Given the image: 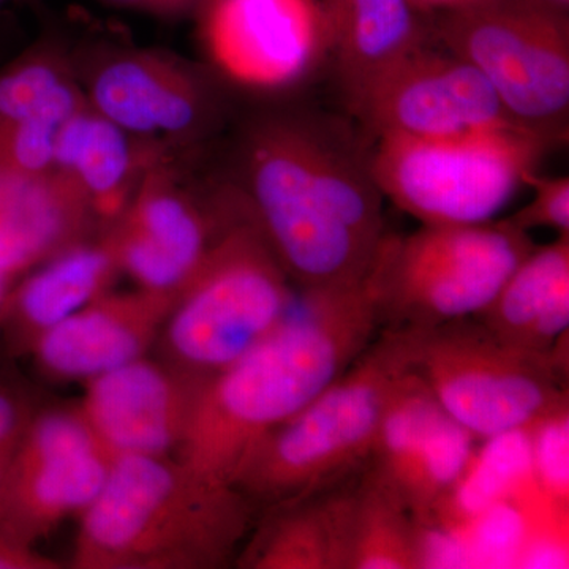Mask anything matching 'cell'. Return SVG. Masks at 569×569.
Returning <instances> with one entry per match:
<instances>
[{
	"mask_svg": "<svg viewBox=\"0 0 569 569\" xmlns=\"http://www.w3.org/2000/svg\"><path fill=\"white\" fill-rule=\"evenodd\" d=\"M301 293L362 282L387 239L385 197L358 123L298 104L252 112L224 176Z\"/></svg>",
	"mask_w": 569,
	"mask_h": 569,
	"instance_id": "6da1fadb",
	"label": "cell"
},
{
	"mask_svg": "<svg viewBox=\"0 0 569 569\" xmlns=\"http://www.w3.org/2000/svg\"><path fill=\"white\" fill-rule=\"evenodd\" d=\"M305 306L198 389L179 460L234 486L250 452L353 365L381 331L372 274Z\"/></svg>",
	"mask_w": 569,
	"mask_h": 569,
	"instance_id": "7a4b0ae2",
	"label": "cell"
},
{
	"mask_svg": "<svg viewBox=\"0 0 569 569\" xmlns=\"http://www.w3.org/2000/svg\"><path fill=\"white\" fill-rule=\"evenodd\" d=\"M253 509L236 486L179 459L122 456L81 515L71 567L224 568L249 533Z\"/></svg>",
	"mask_w": 569,
	"mask_h": 569,
	"instance_id": "3957f363",
	"label": "cell"
},
{
	"mask_svg": "<svg viewBox=\"0 0 569 569\" xmlns=\"http://www.w3.org/2000/svg\"><path fill=\"white\" fill-rule=\"evenodd\" d=\"M407 373L399 336L381 329L342 376L254 447L236 488L254 507H276L358 475Z\"/></svg>",
	"mask_w": 569,
	"mask_h": 569,
	"instance_id": "277c9868",
	"label": "cell"
},
{
	"mask_svg": "<svg viewBox=\"0 0 569 569\" xmlns=\"http://www.w3.org/2000/svg\"><path fill=\"white\" fill-rule=\"evenodd\" d=\"M408 372L475 438H500L567 410L568 372L498 340L477 318L391 329Z\"/></svg>",
	"mask_w": 569,
	"mask_h": 569,
	"instance_id": "5b68a950",
	"label": "cell"
},
{
	"mask_svg": "<svg viewBox=\"0 0 569 569\" xmlns=\"http://www.w3.org/2000/svg\"><path fill=\"white\" fill-rule=\"evenodd\" d=\"M293 288L246 211L209 250L162 329L170 366L206 381L282 323Z\"/></svg>",
	"mask_w": 569,
	"mask_h": 569,
	"instance_id": "8992f818",
	"label": "cell"
},
{
	"mask_svg": "<svg viewBox=\"0 0 569 569\" xmlns=\"http://www.w3.org/2000/svg\"><path fill=\"white\" fill-rule=\"evenodd\" d=\"M433 43L481 71L520 129L568 141V10L546 0H486L429 17Z\"/></svg>",
	"mask_w": 569,
	"mask_h": 569,
	"instance_id": "52a82bcc",
	"label": "cell"
},
{
	"mask_svg": "<svg viewBox=\"0 0 569 569\" xmlns=\"http://www.w3.org/2000/svg\"><path fill=\"white\" fill-rule=\"evenodd\" d=\"M535 247L508 219L388 234L372 268L381 329L477 317Z\"/></svg>",
	"mask_w": 569,
	"mask_h": 569,
	"instance_id": "ba28073f",
	"label": "cell"
},
{
	"mask_svg": "<svg viewBox=\"0 0 569 569\" xmlns=\"http://www.w3.org/2000/svg\"><path fill=\"white\" fill-rule=\"evenodd\" d=\"M549 151L520 130L458 138L385 134L370 140V168L385 200L422 224L490 222Z\"/></svg>",
	"mask_w": 569,
	"mask_h": 569,
	"instance_id": "9c48e42d",
	"label": "cell"
},
{
	"mask_svg": "<svg viewBox=\"0 0 569 569\" xmlns=\"http://www.w3.org/2000/svg\"><path fill=\"white\" fill-rule=\"evenodd\" d=\"M70 54L86 103L126 132L193 153L228 118V89L206 66L133 43L99 41Z\"/></svg>",
	"mask_w": 569,
	"mask_h": 569,
	"instance_id": "30bf717a",
	"label": "cell"
},
{
	"mask_svg": "<svg viewBox=\"0 0 569 569\" xmlns=\"http://www.w3.org/2000/svg\"><path fill=\"white\" fill-rule=\"evenodd\" d=\"M193 20L204 66L228 91L283 100L332 63V0H203Z\"/></svg>",
	"mask_w": 569,
	"mask_h": 569,
	"instance_id": "8fae6325",
	"label": "cell"
},
{
	"mask_svg": "<svg viewBox=\"0 0 569 569\" xmlns=\"http://www.w3.org/2000/svg\"><path fill=\"white\" fill-rule=\"evenodd\" d=\"M181 156L157 157L107 230L119 269L144 290L181 293L217 239L247 211L224 178L193 186Z\"/></svg>",
	"mask_w": 569,
	"mask_h": 569,
	"instance_id": "7c38bea8",
	"label": "cell"
},
{
	"mask_svg": "<svg viewBox=\"0 0 569 569\" xmlns=\"http://www.w3.org/2000/svg\"><path fill=\"white\" fill-rule=\"evenodd\" d=\"M343 102L369 140L385 134L458 138L501 130L526 132L512 121L481 71L436 43L411 52L343 97Z\"/></svg>",
	"mask_w": 569,
	"mask_h": 569,
	"instance_id": "4fadbf2b",
	"label": "cell"
},
{
	"mask_svg": "<svg viewBox=\"0 0 569 569\" xmlns=\"http://www.w3.org/2000/svg\"><path fill=\"white\" fill-rule=\"evenodd\" d=\"M112 462L80 410L36 413L11 459L0 530L36 546L62 520L84 512Z\"/></svg>",
	"mask_w": 569,
	"mask_h": 569,
	"instance_id": "5bb4252c",
	"label": "cell"
},
{
	"mask_svg": "<svg viewBox=\"0 0 569 569\" xmlns=\"http://www.w3.org/2000/svg\"><path fill=\"white\" fill-rule=\"evenodd\" d=\"M475 440L408 372L389 403L366 467L427 527L462 486L473 463Z\"/></svg>",
	"mask_w": 569,
	"mask_h": 569,
	"instance_id": "9a60e30c",
	"label": "cell"
},
{
	"mask_svg": "<svg viewBox=\"0 0 569 569\" xmlns=\"http://www.w3.org/2000/svg\"><path fill=\"white\" fill-rule=\"evenodd\" d=\"M203 383L173 366L140 358L89 380L78 410L112 458H160L181 447Z\"/></svg>",
	"mask_w": 569,
	"mask_h": 569,
	"instance_id": "2e32d148",
	"label": "cell"
},
{
	"mask_svg": "<svg viewBox=\"0 0 569 569\" xmlns=\"http://www.w3.org/2000/svg\"><path fill=\"white\" fill-rule=\"evenodd\" d=\"M179 293L108 291L52 326L29 350L41 369L63 380H92L137 359L162 335Z\"/></svg>",
	"mask_w": 569,
	"mask_h": 569,
	"instance_id": "e0dca14e",
	"label": "cell"
},
{
	"mask_svg": "<svg viewBox=\"0 0 569 569\" xmlns=\"http://www.w3.org/2000/svg\"><path fill=\"white\" fill-rule=\"evenodd\" d=\"M102 233L91 204L54 168L0 174V269L11 282Z\"/></svg>",
	"mask_w": 569,
	"mask_h": 569,
	"instance_id": "ac0fdd59",
	"label": "cell"
},
{
	"mask_svg": "<svg viewBox=\"0 0 569 569\" xmlns=\"http://www.w3.org/2000/svg\"><path fill=\"white\" fill-rule=\"evenodd\" d=\"M473 318L507 346L568 372L569 234L535 247Z\"/></svg>",
	"mask_w": 569,
	"mask_h": 569,
	"instance_id": "d6986e66",
	"label": "cell"
},
{
	"mask_svg": "<svg viewBox=\"0 0 569 569\" xmlns=\"http://www.w3.org/2000/svg\"><path fill=\"white\" fill-rule=\"evenodd\" d=\"M167 152L86 103L59 130L52 168L88 200L107 231L126 212L149 164Z\"/></svg>",
	"mask_w": 569,
	"mask_h": 569,
	"instance_id": "ffe728a7",
	"label": "cell"
},
{
	"mask_svg": "<svg viewBox=\"0 0 569 569\" xmlns=\"http://www.w3.org/2000/svg\"><path fill=\"white\" fill-rule=\"evenodd\" d=\"M121 274L107 231L44 261L11 287L0 320L18 346L32 343L52 326L108 293Z\"/></svg>",
	"mask_w": 569,
	"mask_h": 569,
	"instance_id": "44dd1931",
	"label": "cell"
},
{
	"mask_svg": "<svg viewBox=\"0 0 569 569\" xmlns=\"http://www.w3.org/2000/svg\"><path fill=\"white\" fill-rule=\"evenodd\" d=\"M356 478L276 505L238 560L250 569H350Z\"/></svg>",
	"mask_w": 569,
	"mask_h": 569,
	"instance_id": "7402d4cb",
	"label": "cell"
},
{
	"mask_svg": "<svg viewBox=\"0 0 569 569\" xmlns=\"http://www.w3.org/2000/svg\"><path fill=\"white\" fill-rule=\"evenodd\" d=\"M332 13L331 67L343 97L433 43L429 18L410 0H332Z\"/></svg>",
	"mask_w": 569,
	"mask_h": 569,
	"instance_id": "603a6c76",
	"label": "cell"
},
{
	"mask_svg": "<svg viewBox=\"0 0 569 569\" xmlns=\"http://www.w3.org/2000/svg\"><path fill=\"white\" fill-rule=\"evenodd\" d=\"M66 51L41 41L0 70V134L22 127L61 129L86 104Z\"/></svg>",
	"mask_w": 569,
	"mask_h": 569,
	"instance_id": "cb8c5ba5",
	"label": "cell"
},
{
	"mask_svg": "<svg viewBox=\"0 0 569 569\" xmlns=\"http://www.w3.org/2000/svg\"><path fill=\"white\" fill-rule=\"evenodd\" d=\"M426 527L365 467L355 486L350 569H418L429 563Z\"/></svg>",
	"mask_w": 569,
	"mask_h": 569,
	"instance_id": "d4e9b609",
	"label": "cell"
},
{
	"mask_svg": "<svg viewBox=\"0 0 569 569\" xmlns=\"http://www.w3.org/2000/svg\"><path fill=\"white\" fill-rule=\"evenodd\" d=\"M535 475L546 497L560 511L568 512L569 500V413L541 419L529 427Z\"/></svg>",
	"mask_w": 569,
	"mask_h": 569,
	"instance_id": "484cf974",
	"label": "cell"
},
{
	"mask_svg": "<svg viewBox=\"0 0 569 569\" xmlns=\"http://www.w3.org/2000/svg\"><path fill=\"white\" fill-rule=\"evenodd\" d=\"M522 183L533 190V198L509 217V222L527 233L533 228H552L559 234H569L568 176H542L530 170L523 174Z\"/></svg>",
	"mask_w": 569,
	"mask_h": 569,
	"instance_id": "4316f807",
	"label": "cell"
},
{
	"mask_svg": "<svg viewBox=\"0 0 569 569\" xmlns=\"http://www.w3.org/2000/svg\"><path fill=\"white\" fill-rule=\"evenodd\" d=\"M33 417L28 399L17 388L0 381V451L13 458Z\"/></svg>",
	"mask_w": 569,
	"mask_h": 569,
	"instance_id": "83f0119b",
	"label": "cell"
},
{
	"mask_svg": "<svg viewBox=\"0 0 569 569\" xmlns=\"http://www.w3.org/2000/svg\"><path fill=\"white\" fill-rule=\"evenodd\" d=\"M108 6L137 11L163 21L194 18L203 0H102Z\"/></svg>",
	"mask_w": 569,
	"mask_h": 569,
	"instance_id": "f1b7e54d",
	"label": "cell"
},
{
	"mask_svg": "<svg viewBox=\"0 0 569 569\" xmlns=\"http://www.w3.org/2000/svg\"><path fill=\"white\" fill-rule=\"evenodd\" d=\"M61 565L37 552L36 546L0 530V569H58Z\"/></svg>",
	"mask_w": 569,
	"mask_h": 569,
	"instance_id": "f546056e",
	"label": "cell"
},
{
	"mask_svg": "<svg viewBox=\"0 0 569 569\" xmlns=\"http://www.w3.org/2000/svg\"><path fill=\"white\" fill-rule=\"evenodd\" d=\"M482 2L486 0H410L411 6L427 18L448 13V11L468 9V7L479 6Z\"/></svg>",
	"mask_w": 569,
	"mask_h": 569,
	"instance_id": "4dcf8cb0",
	"label": "cell"
},
{
	"mask_svg": "<svg viewBox=\"0 0 569 569\" xmlns=\"http://www.w3.org/2000/svg\"><path fill=\"white\" fill-rule=\"evenodd\" d=\"M11 456L0 451V501H2L3 490H6L7 477H9Z\"/></svg>",
	"mask_w": 569,
	"mask_h": 569,
	"instance_id": "1f68e13d",
	"label": "cell"
},
{
	"mask_svg": "<svg viewBox=\"0 0 569 569\" xmlns=\"http://www.w3.org/2000/svg\"><path fill=\"white\" fill-rule=\"evenodd\" d=\"M546 2L552 3V6L560 7V9L568 10L569 0H546Z\"/></svg>",
	"mask_w": 569,
	"mask_h": 569,
	"instance_id": "d6a6232c",
	"label": "cell"
},
{
	"mask_svg": "<svg viewBox=\"0 0 569 569\" xmlns=\"http://www.w3.org/2000/svg\"><path fill=\"white\" fill-rule=\"evenodd\" d=\"M20 2H32V0H20Z\"/></svg>",
	"mask_w": 569,
	"mask_h": 569,
	"instance_id": "836d02e7",
	"label": "cell"
},
{
	"mask_svg": "<svg viewBox=\"0 0 569 569\" xmlns=\"http://www.w3.org/2000/svg\"><path fill=\"white\" fill-rule=\"evenodd\" d=\"M3 2H7V0H0V6H2Z\"/></svg>",
	"mask_w": 569,
	"mask_h": 569,
	"instance_id": "e575fe53",
	"label": "cell"
}]
</instances>
